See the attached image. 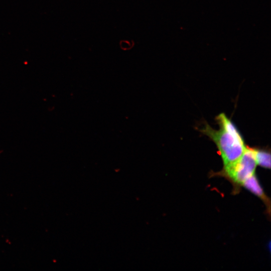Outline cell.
I'll list each match as a JSON object with an SVG mask.
<instances>
[{
  "mask_svg": "<svg viewBox=\"0 0 271 271\" xmlns=\"http://www.w3.org/2000/svg\"><path fill=\"white\" fill-rule=\"evenodd\" d=\"M216 120L219 125V129H214L206 123L200 131L215 143L222 158L223 167H226L237 161L246 147L236 127L224 113L219 114Z\"/></svg>",
  "mask_w": 271,
  "mask_h": 271,
  "instance_id": "1",
  "label": "cell"
},
{
  "mask_svg": "<svg viewBox=\"0 0 271 271\" xmlns=\"http://www.w3.org/2000/svg\"><path fill=\"white\" fill-rule=\"evenodd\" d=\"M257 165L255 149L246 147L237 161L223 167V170L218 174L230 180L235 187H240L246 179L255 174Z\"/></svg>",
  "mask_w": 271,
  "mask_h": 271,
  "instance_id": "2",
  "label": "cell"
},
{
  "mask_svg": "<svg viewBox=\"0 0 271 271\" xmlns=\"http://www.w3.org/2000/svg\"><path fill=\"white\" fill-rule=\"evenodd\" d=\"M247 189L249 190L254 195L258 197L265 204L268 209L269 214L270 212V200L264 194L262 189L260 186L255 174L246 179L242 184Z\"/></svg>",
  "mask_w": 271,
  "mask_h": 271,
  "instance_id": "3",
  "label": "cell"
},
{
  "mask_svg": "<svg viewBox=\"0 0 271 271\" xmlns=\"http://www.w3.org/2000/svg\"><path fill=\"white\" fill-rule=\"evenodd\" d=\"M255 155L257 164L265 168H270V154L269 152L255 149Z\"/></svg>",
  "mask_w": 271,
  "mask_h": 271,
  "instance_id": "4",
  "label": "cell"
}]
</instances>
